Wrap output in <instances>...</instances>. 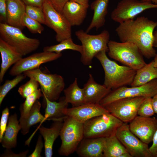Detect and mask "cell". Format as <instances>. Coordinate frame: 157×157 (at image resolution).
I'll return each mask as SVG.
<instances>
[{
	"label": "cell",
	"instance_id": "obj_1",
	"mask_svg": "<svg viewBox=\"0 0 157 157\" xmlns=\"http://www.w3.org/2000/svg\"><path fill=\"white\" fill-rule=\"evenodd\" d=\"M157 26V22L142 16L119 23L115 31L121 42L134 44L143 56L149 59L156 54L153 42L154 31Z\"/></svg>",
	"mask_w": 157,
	"mask_h": 157
},
{
	"label": "cell",
	"instance_id": "obj_2",
	"mask_svg": "<svg viewBox=\"0 0 157 157\" xmlns=\"http://www.w3.org/2000/svg\"><path fill=\"white\" fill-rule=\"evenodd\" d=\"M106 52L105 51H101L95 56L101 63L104 71L103 85L111 90L131 85L136 71L126 66L119 65L111 60L107 56Z\"/></svg>",
	"mask_w": 157,
	"mask_h": 157
},
{
	"label": "cell",
	"instance_id": "obj_3",
	"mask_svg": "<svg viewBox=\"0 0 157 157\" xmlns=\"http://www.w3.org/2000/svg\"><path fill=\"white\" fill-rule=\"evenodd\" d=\"M108 47L110 58L136 71L146 64L141 51L133 43L109 40Z\"/></svg>",
	"mask_w": 157,
	"mask_h": 157
},
{
	"label": "cell",
	"instance_id": "obj_4",
	"mask_svg": "<svg viewBox=\"0 0 157 157\" xmlns=\"http://www.w3.org/2000/svg\"><path fill=\"white\" fill-rule=\"evenodd\" d=\"M75 35L82 44L81 61L84 65H90L94 57L99 52L108 51L110 34L107 30H104L97 35H91L81 29L76 31Z\"/></svg>",
	"mask_w": 157,
	"mask_h": 157
},
{
	"label": "cell",
	"instance_id": "obj_5",
	"mask_svg": "<svg viewBox=\"0 0 157 157\" xmlns=\"http://www.w3.org/2000/svg\"><path fill=\"white\" fill-rule=\"evenodd\" d=\"M22 30L7 23H0V38L23 56L36 50L40 42L38 39L27 37Z\"/></svg>",
	"mask_w": 157,
	"mask_h": 157
},
{
	"label": "cell",
	"instance_id": "obj_6",
	"mask_svg": "<svg viewBox=\"0 0 157 157\" xmlns=\"http://www.w3.org/2000/svg\"><path fill=\"white\" fill-rule=\"evenodd\" d=\"M123 123L109 113L94 117L83 123L84 138H107L115 135Z\"/></svg>",
	"mask_w": 157,
	"mask_h": 157
},
{
	"label": "cell",
	"instance_id": "obj_7",
	"mask_svg": "<svg viewBox=\"0 0 157 157\" xmlns=\"http://www.w3.org/2000/svg\"><path fill=\"white\" fill-rule=\"evenodd\" d=\"M60 135L61 144L58 153L61 155L68 156L76 151L84 138L83 123L66 116Z\"/></svg>",
	"mask_w": 157,
	"mask_h": 157
},
{
	"label": "cell",
	"instance_id": "obj_8",
	"mask_svg": "<svg viewBox=\"0 0 157 157\" xmlns=\"http://www.w3.org/2000/svg\"><path fill=\"white\" fill-rule=\"evenodd\" d=\"M23 74L29 78L35 79L39 83L43 97H46L50 101L57 100L64 90V80L59 75L45 73L39 68L25 72Z\"/></svg>",
	"mask_w": 157,
	"mask_h": 157
},
{
	"label": "cell",
	"instance_id": "obj_9",
	"mask_svg": "<svg viewBox=\"0 0 157 157\" xmlns=\"http://www.w3.org/2000/svg\"><path fill=\"white\" fill-rule=\"evenodd\" d=\"M42 8L45 25L55 32L57 41L60 42L72 38V26L63 13L57 11L48 0H45Z\"/></svg>",
	"mask_w": 157,
	"mask_h": 157
},
{
	"label": "cell",
	"instance_id": "obj_10",
	"mask_svg": "<svg viewBox=\"0 0 157 157\" xmlns=\"http://www.w3.org/2000/svg\"><path fill=\"white\" fill-rule=\"evenodd\" d=\"M157 93V79L140 86L122 87L111 90L100 101L99 104L104 106L116 100L127 98L139 97H153Z\"/></svg>",
	"mask_w": 157,
	"mask_h": 157
},
{
	"label": "cell",
	"instance_id": "obj_11",
	"mask_svg": "<svg viewBox=\"0 0 157 157\" xmlns=\"http://www.w3.org/2000/svg\"><path fill=\"white\" fill-rule=\"evenodd\" d=\"M146 97L119 99L104 106L110 114L124 123L130 122L138 115L140 106Z\"/></svg>",
	"mask_w": 157,
	"mask_h": 157
},
{
	"label": "cell",
	"instance_id": "obj_12",
	"mask_svg": "<svg viewBox=\"0 0 157 157\" xmlns=\"http://www.w3.org/2000/svg\"><path fill=\"white\" fill-rule=\"evenodd\" d=\"M115 135L132 157H152L148 144L131 132L127 123H123L117 129Z\"/></svg>",
	"mask_w": 157,
	"mask_h": 157
},
{
	"label": "cell",
	"instance_id": "obj_13",
	"mask_svg": "<svg viewBox=\"0 0 157 157\" xmlns=\"http://www.w3.org/2000/svg\"><path fill=\"white\" fill-rule=\"evenodd\" d=\"M152 8H157V4L141 0H122L112 12L111 17L113 20L119 24L133 19L143 11Z\"/></svg>",
	"mask_w": 157,
	"mask_h": 157
},
{
	"label": "cell",
	"instance_id": "obj_14",
	"mask_svg": "<svg viewBox=\"0 0 157 157\" xmlns=\"http://www.w3.org/2000/svg\"><path fill=\"white\" fill-rule=\"evenodd\" d=\"M62 56V53L43 51L35 53L22 58L11 68L9 74L16 76L24 72L39 68L40 65L56 60Z\"/></svg>",
	"mask_w": 157,
	"mask_h": 157
},
{
	"label": "cell",
	"instance_id": "obj_15",
	"mask_svg": "<svg viewBox=\"0 0 157 157\" xmlns=\"http://www.w3.org/2000/svg\"><path fill=\"white\" fill-rule=\"evenodd\" d=\"M131 132L143 142L149 144L152 142L157 129V119L137 116L130 122Z\"/></svg>",
	"mask_w": 157,
	"mask_h": 157
},
{
	"label": "cell",
	"instance_id": "obj_16",
	"mask_svg": "<svg viewBox=\"0 0 157 157\" xmlns=\"http://www.w3.org/2000/svg\"><path fill=\"white\" fill-rule=\"evenodd\" d=\"M64 113L66 116L84 123L92 118L109 113L99 104H85L77 107L67 108Z\"/></svg>",
	"mask_w": 157,
	"mask_h": 157
},
{
	"label": "cell",
	"instance_id": "obj_17",
	"mask_svg": "<svg viewBox=\"0 0 157 157\" xmlns=\"http://www.w3.org/2000/svg\"><path fill=\"white\" fill-rule=\"evenodd\" d=\"M106 138H83L76 151L82 157H103Z\"/></svg>",
	"mask_w": 157,
	"mask_h": 157
},
{
	"label": "cell",
	"instance_id": "obj_18",
	"mask_svg": "<svg viewBox=\"0 0 157 157\" xmlns=\"http://www.w3.org/2000/svg\"><path fill=\"white\" fill-rule=\"evenodd\" d=\"M83 89L85 103L94 104H99L101 100L111 90L104 85L97 83L90 74Z\"/></svg>",
	"mask_w": 157,
	"mask_h": 157
},
{
	"label": "cell",
	"instance_id": "obj_19",
	"mask_svg": "<svg viewBox=\"0 0 157 157\" xmlns=\"http://www.w3.org/2000/svg\"><path fill=\"white\" fill-rule=\"evenodd\" d=\"M89 6L68 1L63 7L62 13L71 26H80L86 17Z\"/></svg>",
	"mask_w": 157,
	"mask_h": 157
},
{
	"label": "cell",
	"instance_id": "obj_20",
	"mask_svg": "<svg viewBox=\"0 0 157 157\" xmlns=\"http://www.w3.org/2000/svg\"><path fill=\"white\" fill-rule=\"evenodd\" d=\"M0 52L1 63L0 71V82L3 80L7 70L22 58L23 56L3 40L0 38Z\"/></svg>",
	"mask_w": 157,
	"mask_h": 157
},
{
	"label": "cell",
	"instance_id": "obj_21",
	"mask_svg": "<svg viewBox=\"0 0 157 157\" xmlns=\"http://www.w3.org/2000/svg\"><path fill=\"white\" fill-rule=\"evenodd\" d=\"M7 22L11 26L22 30L21 20L25 13L26 5L21 0H6Z\"/></svg>",
	"mask_w": 157,
	"mask_h": 157
},
{
	"label": "cell",
	"instance_id": "obj_22",
	"mask_svg": "<svg viewBox=\"0 0 157 157\" xmlns=\"http://www.w3.org/2000/svg\"><path fill=\"white\" fill-rule=\"evenodd\" d=\"M63 121H55L50 128L42 126L38 129L40 133L44 138L45 155L46 157H51L52 156L53 144L60 135L63 124Z\"/></svg>",
	"mask_w": 157,
	"mask_h": 157
},
{
	"label": "cell",
	"instance_id": "obj_23",
	"mask_svg": "<svg viewBox=\"0 0 157 157\" xmlns=\"http://www.w3.org/2000/svg\"><path fill=\"white\" fill-rule=\"evenodd\" d=\"M109 0H95L90 5L94 11L93 16L86 32L89 33L94 28L97 30L103 27L106 22V17L108 13Z\"/></svg>",
	"mask_w": 157,
	"mask_h": 157
},
{
	"label": "cell",
	"instance_id": "obj_24",
	"mask_svg": "<svg viewBox=\"0 0 157 157\" xmlns=\"http://www.w3.org/2000/svg\"><path fill=\"white\" fill-rule=\"evenodd\" d=\"M43 97L46 104L44 121L48 119L54 121H63L66 116L64 112L68 108V104L66 101L65 97H60L58 102L50 101L46 97Z\"/></svg>",
	"mask_w": 157,
	"mask_h": 157
},
{
	"label": "cell",
	"instance_id": "obj_25",
	"mask_svg": "<svg viewBox=\"0 0 157 157\" xmlns=\"http://www.w3.org/2000/svg\"><path fill=\"white\" fill-rule=\"evenodd\" d=\"M17 119L16 114L9 116L8 124L1 142L6 149L15 147L17 145V137L21 127Z\"/></svg>",
	"mask_w": 157,
	"mask_h": 157
},
{
	"label": "cell",
	"instance_id": "obj_26",
	"mask_svg": "<svg viewBox=\"0 0 157 157\" xmlns=\"http://www.w3.org/2000/svg\"><path fill=\"white\" fill-rule=\"evenodd\" d=\"M41 104L38 100L35 103L28 115L26 117H20L19 121L21 127V133L24 135L27 134L32 126L38 123L40 125L44 122V117L40 111Z\"/></svg>",
	"mask_w": 157,
	"mask_h": 157
},
{
	"label": "cell",
	"instance_id": "obj_27",
	"mask_svg": "<svg viewBox=\"0 0 157 157\" xmlns=\"http://www.w3.org/2000/svg\"><path fill=\"white\" fill-rule=\"evenodd\" d=\"M156 79H157V68L154 66L153 60L136 71L130 86L134 87L142 85Z\"/></svg>",
	"mask_w": 157,
	"mask_h": 157
},
{
	"label": "cell",
	"instance_id": "obj_28",
	"mask_svg": "<svg viewBox=\"0 0 157 157\" xmlns=\"http://www.w3.org/2000/svg\"><path fill=\"white\" fill-rule=\"evenodd\" d=\"M66 101L72 104V107L85 104L83 88L78 86L77 78L67 88L63 90Z\"/></svg>",
	"mask_w": 157,
	"mask_h": 157
},
{
	"label": "cell",
	"instance_id": "obj_29",
	"mask_svg": "<svg viewBox=\"0 0 157 157\" xmlns=\"http://www.w3.org/2000/svg\"><path fill=\"white\" fill-rule=\"evenodd\" d=\"M127 152L125 147L115 135L106 138L103 150V157H119Z\"/></svg>",
	"mask_w": 157,
	"mask_h": 157
},
{
	"label": "cell",
	"instance_id": "obj_30",
	"mask_svg": "<svg viewBox=\"0 0 157 157\" xmlns=\"http://www.w3.org/2000/svg\"><path fill=\"white\" fill-rule=\"evenodd\" d=\"M67 49L76 51L81 54L83 50L82 45L74 43L71 38L65 39L57 44L45 47L43 49V51L58 53Z\"/></svg>",
	"mask_w": 157,
	"mask_h": 157
},
{
	"label": "cell",
	"instance_id": "obj_31",
	"mask_svg": "<svg viewBox=\"0 0 157 157\" xmlns=\"http://www.w3.org/2000/svg\"><path fill=\"white\" fill-rule=\"evenodd\" d=\"M43 96L41 89L27 97L24 103L21 106L20 110L21 117L25 118L28 115L35 102Z\"/></svg>",
	"mask_w": 157,
	"mask_h": 157
},
{
	"label": "cell",
	"instance_id": "obj_32",
	"mask_svg": "<svg viewBox=\"0 0 157 157\" xmlns=\"http://www.w3.org/2000/svg\"><path fill=\"white\" fill-rule=\"evenodd\" d=\"M11 80H7L0 87V105L7 94L12 89L25 79L26 76L23 73L15 76Z\"/></svg>",
	"mask_w": 157,
	"mask_h": 157
},
{
	"label": "cell",
	"instance_id": "obj_33",
	"mask_svg": "<svg viewBox=\"0 0 157 157\" xmlns=\"http://www.w3.org/2000/svg\"><path fill=\"white\" fill-rule=\"evenodd\" d=\"M40 85L39 83L36 80L30 78L29 80L27 82L19 87L18 91L22 97L26 98L38 90Z\"/></svg>",
	"mask_w": 157,
	"mask_h": 157
},
{
	"label": "cell",
	"instance_id": "obj_34",
	"mask_svg": "<svg viewBox=\"0 0 157 157\" xmlns=\"http://www.w3.org/2000/svg\"><path fill=\"white\" fill-rule=\"evenodd\" d=\"M21 24L24 27H26L33 33L41 34L44 29L41 24L31 18L25 13L22 17Z\"/></svg>",
	"mask_w": 157,
	"mask_h": 157
},
{
	"label": "cell",
	"instance_id": "obj_35",
	"mask_svg": "<svg viewBox=\"0 0 157 157\" xmlns=\"http://www.w3.org/2000/svg\"><path fill=\"white\" fill-rule=\"evenodd\" d=\"M155 113L152 97H146L139 107L138 115L142 117H150L153 115Z\"/></svg>",
	"mask_w": 157,
	"mask_h": 157
},
{
	"label": "cell",
	"instance_id": "obj_36",
	"mask_svg": "<svg viewBox=\"0 0 157 157\" xmlns=\"http://www.w3.org/2000/svg\"><path fill=\"white\" fill-rule=\"evenodd\" d=\"M25 13L31 18L45 25V15L42 8L26 6Z\"/></svg>",
	"mask_w": 157,
	"mask_h": 157
},
{
	"label": "cell",
	"instance_id": "obj_37",
	"mask_svg": "<svg viewBox=\"0 0 157 157\" xmlns=\"http://www.w3.org/2000/svg\"><path fill=\"white\" fill-rule=\"evenodd\" d=\"M9 110L5 108L2 111L0 123V142H1L7 128L9 118Z\"/></svg>",
	"mask_w": 157,
	"mask_h": 157
},
{
	"label": "cell",
	"instance_id": "obj_38",
	"mask_svg": "<svg viewBox=\"0 0 157 157\" xmlns=\"http://www.w3.org/2000/svg\"><path fill=\"white\" fill-rule=\"evenodd\" d=\"M42 135H39L36 145L33 151L28 156L29 157H40L41 153L43 147Z\"/></svg>",
	"mask_w": 157,
	"mask_h": 157
},
{
	"label": "cell",
	"instance_id": "obj_39",
	"mask_svg": "<svg viewBox=\"0 0 157 157\" xmlns=\"http://www.w3.org/2000/svg\"><path fill=\"white\" fill-rule=\"evenodd\" d=\"M0 23L7 22L6 0H0Z\"/></svg>",
	"mask_w": 157,
	"mask_h": 157
},
{
	"label": "cell",
	"instance_id": "obj_40",
	"mask_svg": "<svg viewBox=\"0 0 157 157\" xmlns=\"http://www.w3.org/2000/svg\"><path fill=\"white\" fill-rule=\"evenodd\" d=\"M58 12L62 13L63 7L69 0H48Z\"/></svg>",
	"mask_w": 157,
	"mask_h": 157
},
{
	"label": "cell",
	"instance_id": "obj_41",
	"mask_svg": "<svg viewBox=\"0 0 157 157\" xmlns=\"http://www.w3.org/2000/svg\"><path fill=\"white\" fill-rule=\"evenodd\" d=\"M10 149H6V150L4 151V153L2 154L1 157H24L26 156V155L28 153V151L27 150L19 153L16 154L13 153L10 150Z\"/></svg>",
	"mask_w": 157,
	"mask_h": 157
},
{
	"label": "cell",
	"instance_id": "obj_42",
	"mask_svg": "<svg viewBox=\"0 0 157 157\" xmlns=\"http://www.w3.org/2000/svg\"><path fill=\"white\" fill-rule=\"evenodd\" d=\"M152 145L149 147V150L152 157H157V129L154 135Z\"/></svg>",
	"mask_w": 157,
	"mask_h": 157
},
{
	"label": "cell",
	"instance_id": "obj_43",
	"mask_svg": "<svg viewBox=\"0 0 157 157\" xmlns=\"http://www.w3.org/2000/svg\"><path fill=\"white\" fill-rule=\"evenodd\" d=\"M26 6L42 8L45 0H21Z\"/></svg>",
	"mask_w": 157,
	"mask_h": 157
},
{
	"label": "cell",
	"instance_id": "obj_44",
	"mask_svg": "<svg viewBox=\"0 0 157 157\" xmlns=\"http://www.w3.org/2000/svg\"><path fill=\"white\" fill-rule=\"evenodd\" d=\"M152 102L155 113L157 114V93L152 97Z\"/></svg>",
	"mask_w": 157,
	"mask_h": 157
},
{
	"label": "cell",
	"instance_id": "obj_45",
	"mask_svg": "<svg viewBox=\"0 0 157 157\" xmlns=\"http://www.w3.org/2000/svg\"><path fill=\"white\" fill-rule=\"evenodd\" d=\"M69 1H74L82 5L88 6L89 4V0H69Z\"/></svg>",
	"mask_w": 157,
	"mask_h": 157
},
{
	"label": "cell",
	"instance_id": "obj_46",
	"mask_svg": "<svg viewBox=\"0 0 157 157\" xmlns=\"http://www.w3.org/2000/svg\"><path fill=\"white\" fill-rule=\"evenodd\" d=\"M154 47H157V30L154 33Z\"/></svg>",
	"mask_w": 157,
	"mask_h": 157
},
{
	"label": "cell",
	"instance_id": "obj_47",
	"mask_svg": "<svg viewBox=\"0 0 157 157\" xmlns=\"http://www.w3.org/2000/svg\"><path fill=\"white\" fill-rule=\"evenodd\" d=\"M119 157H132L131 155L128 152L124 153L121 155Z\"/></svg>",
	"mask_w": 157,
	"mask_h": 157
},
{
	"label": "cell",
	"instance_id": "obj_48",
	"mask_svg": "<svg viewBox=\"0 0 157 157\" xmlns=\"http://www.w3.org/2000/svg\"><path fill=\"white\" fill-rule=\"evenodd\" d=\"M154 57V59L153 60L154 63V65L155 67L157 68V53L156 54Z\"/></svg>",
	"mask_w": 157,
	"mask_h": 157
},
{
	"label": "cell",
	"instance_id": "obj_49",
	"mask_svg": "<svg viewBox=\"0 0 157 157\" xmlns=\"http://www.w3.org/2000/svg\"><path fill=\"white\" fill-rule=\"evenodd\" d=\"M143 1H150L157 4V0H141Z\"/></svg>",
	"mask_w": 157,
	"mask_h": 157
}]
</instances>
